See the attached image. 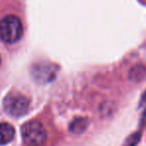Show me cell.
<instances>
[{
    "label": "cell",
    "instance_id": "3",
    "mask_svg": "<svg viewBox=\"0 0 146 146\" xmlns=\"http://www.w3.org/2000/svg\"><path fill=\"white\" fill-rule=\"evenodd\" d=\"M3 108L11 116L20 117L29 110V100L20 93H10L3 100Z\"/></svg>",
    "mask_w": 146,
    "mask_h": 146
},
{
    "label": "cell",
    "instance_id": "2",
    "mask_svg": "<svg viewBox=\"0 0 146 146\" xmlns=\"http://www.w3.org/2000/svg\"><path fill=\"white\" fill-rule=\"evenodd\" d=\"M22 138L27 146H41L47 138V133L44 126L36 120L28 121L21 129Z\"/></svg>",
    "mask_w": 146,
    "mask_h": 146
},
{
    "label": "cell",
    "instance_id": "5",
    "mask_svg": "<svg viewBox=\"0 0 146 146\" xmlns=\"http://www.w3.org/2000/svg\"><path fill=\"white\" fill-rule=\"evenodd\" d=\"M87 126H88L87 118L79 117V118L74 119L72 122H71L69 128H70L71 132H73V133H75V134H79V133H82V132L85 131Z\"/></svg>",
    "mask_w": 146,
    "mask_h": 146
},
{
    "label": "cell",
    "instance_id": "1",
    "mask_svg": "<svg viewBox=\"0 0 146 146\" xmlns=\"http://www.w3.org/2000/svg\"><path fill=\"white\" fill-rule=\"evenodd\" d=\"M23 26L20 19L14 15H8L0 21V39L5 43H15L21 38Z\"/></svg>",
    "mask_w": 146,
    "mask_h": 146
},
{
    "label": "cell",
    "instance_id": "8",
    "mask_svg": "<svg viewBox=\"0 0 146 146\" xmlns=\"http://www.w3.org/2000/svg\"><path fill=\"white\" fill-rule=\"evenodd\" d=\"M0 61H1V59H0Z\"/></svg>",
    "mask_w": 146,
    "mask_h": 146
},
{
    "label": "cell",
    "instance_id": "6",
    "mask_svg": "<svg viewBox=\"0 0 146 146\" xmlns=\"http://www.w3.org/2000/svg\"><path fill=\"white\" fill-rule=\"evenodd\" d=\"M146 72V68L142 65H137L130 71V78L132 80H140L144 77Z\"/></svg>",
    "mask_w": 146,
    "mask_h": 146
},
{
    "label": "cell",
    "instance_id": "7",
    "mask_svg": "<svg viewBox=\"0 0 146 146\" xmlns=\"http://www.w3.org/2000/svg\"><path fill=\"white\" fill-rule=\"evenodd\" d=\"M142 101H143V102H146V92L143 94V96H142Z\"/></svg>",
    "mask_w": 146,
    "mask_h": 146
},
{
    "label": "cell",
    "instance_id": "4",
    "mask_svg": "<svg viewBox=\"0 0 146 146\" xmlns=\"http://www.w3.org/2000/svg\"><path fill=\"white\" fill-rule=\"evenodd\" d=\"M14 135L15 130L12 125L5 122L0 123V145H4L12 141Z\"/></svg>",
    "mask_w": 146,
    "mask_h": 146
}]
</instances>
